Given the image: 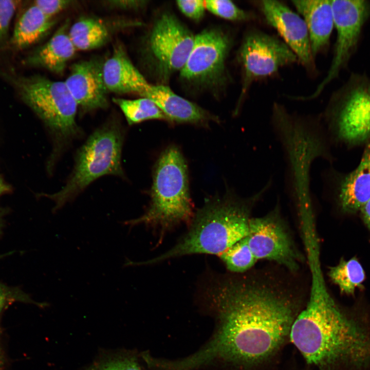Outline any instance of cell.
I'll return each instance as SVG.
<instances>
[{"mask_svg": "<svg viewBox=\"0 0 370 370\" xmlns=\"http://www.w3.org/2000/svg\"><path fill=\"white\" fill-rule=\"evenodd\" d=\"M110 9L122 10H138L145 8L149 3L146 0H109L102 2Z\"/></svg>", "mask_w": 370, "mask_h": 370, "instance_id": "31", "label": "cell"}, {"mask_svg": "<svg viewBox=\"0 0 370 370\" xmlns=\"http://www.w3.org/2000/svg\"><path fill=\"white\" fill-rule=\"evenodd\" d=\"M1 257V256H0V257Z\"/></svg>", "mask_w": 370, "mask_h": 370, "instance_id": "36", "label": "cell"}, {"mask_svg": "<svg viewBox=\"0 0 370 370\" xmlns=\"http://www.w3.org/2000/svg\"><path fill=\"white\" fill-rule=\"evenodd\" d=\"M16 302L31 303L41 307L49 305L46 302H35L28 294L19 288L8 286L0 282V313L4 308Z\"/></svg>", "mask_w": 370, "mask_h": 370, "instance_id": "27", "label": "cell"}, {"mask_svg": "<svg viewBox=\"0 0 370 370\" xmlns=\"http://www.w3.org/2000/svg\"><path fill=\"white\" fill-rule=\"evenodd\" d=\"M362 219L370 231V199L360 210Z\"/></svg>", "mask_w": 370, "mask_h": 370, "instance_id": "33", "label": "cell"}, {"mask_svg": "<svg viewBox=\"0 0 370 370\" xmlns=\"http://www.w3.org/2000/svg\"><path fill=\"white\" fill-rule=\"evenodd\" d=\"M320 273L292 326L290 342L314 370H364L370 364V324L344 311Z\"/></svg>", "mask_w": 370, "mask_h": 370, "instance_id": "2", "label": "cell"}, {"mask_svg": "<svg viewBox=\"0 0 370 370\" xmlns=\"http://www.w3.org/2000/svg\"><path fill=\"white\" fill-rule=\"evenodd\" d=\"M10 79L22 99L58 140L78 136L76 117L78 106L64 82L40 75L13 76Z\"/></svg>", "mask_w": 370, "mask_h": 370, "instance_id": "7", "label": "cell"}, {"mask_svg": "<svg viewBox=\"0 0 370 370\" xmlns=\"http://www.w3.org/2000/svg\"><path fill=\"white\" fill-rule=\"evenodd\" d=\"M87 370H144L138 356L132 352L107 355L99 358Z\"/></svg>", "mask_w": 370, "mask_h": 370, "instance_id": "25", "label": "cell"}, {"mask_svg": "<svg viewBox=\"0 0 370 370\" xmlns=\"http://www.w3.org/2000/svg\"><path fill=\"white\" fill-rule=\"evenodd\" d=\"M227 268L234 272H244L256 262L247 244L245 237L219 255Z\"/></svg>", "mask_w": 370, "mask_h": 370, "instance_id": "24", "label": "cell"}, {"mask_svg": "<svg viewBox=\"0 0 370 370\" xmlns=\"http://www.w3.org/2000/svg\"><path fill=\"white\" fill-rule=\"evenodd\" d=\"M337 38L331 64L326 75L314 91L305 96H295L299 101L318 97L345 67L356 49L363 26L370 16V3L364 0H331Z\"/></svg>", "mask_w": 370, "mask_h": 370, "instance_id": "11", "label": "cell"}, {"mask_svg": "<svg viewBox=\"0 0 370 370\" xmlns=\"http://www.w3.org/2000/svg\"><path fill=\"white\" fill-rule=\"evenodd\" d=\"M334 139L347 146L370 141V80L354 75L330 97L324 114Z\"/></svg>", "mask_w": 370, "mask_h": 370, "instance_id": "8", "label": "cell"}, {"mask_svg": "<svg viewBox=\"0 0 370 370\" xmlns=\"http://www.w3.org/2000/svg\"><path fill=\"white\" fill-rule=\"evenodd\" d=\"M105 59L95 57L74 63L64 81L78 106L85 112L106 108L108 91L103 67Z\"/></svg>", "mask_w": 370, "mask_h": 370, "instance_id": "14", "label": "cell"}, {"mask_svg": "<svg viewBox=\"0 0 370 370\" xmlns=\"http://www.w3.org/2000/svg\"><path fill=\"white\" fill-rule=\"evenodd\" d=\"M206 9L213 14L224 19L234 21L243 22L251 20L253 14L238 7L229 0L204 1Z\"/></svg>", "mask_w": 370, "mask_h": 370, "instance_id": "26", "label": "cell"}, {"mask_svg": "<svg viewBox=\"0 0 370 370\" xmlns=\"http://www.w3.org/2000/svg\"><path fill=\"white\" fill-rule=\"evenodd\" d=\"M141 97L153 101L169 121L196 124H206L217 121V117L200 106L175 94L164 84H151Z\"/></svg>", "mask_w": 370, "mask_h": 370, "instance_id": "17", "label": "cell"}, {"mask_svg": "<svg viewBox=\"0 0 370 370\" xmlns=\"http://www.w3.org/2000/svg\"><path fill=\"white\" fill-rule=\"evenodd\" d=\"M291 3L305 23L315 58L328 46L334 27L331 1L292 0Z\"/></svg>", "mask_w": 370, "mask_h": 370, "instance_id": "19", "label": "cell"}, {"mask_svg": "<svg viewBox=\"0 0 370 370\" xmlns=\"http://www.w3.org/2000/svg\"><path fill=\"white\" fill-rule=\"evenodd\" d=\"M334 193L338 205L345 213L360 211L370 199V141L366 144L357 167L338 180Z\"/></svg>", "mask_w": 370, "mask_h": 370, "instance_id": "18", "label": "cell"}, {"mask_svg": "<svg viewBox=\"0 0 370 370\" xmlns=\"http://www.w3.org/2000/svg\"><path fill=\"white\" fill-rule=\"evenodd\" d=\"M206 293L213 332L198 350L172 359L171 370H261L290 342L304 307L300 295L279 280L251 275L218 282Z\"/></svg>", "mask_w": 370, "mask_h": 370, "instance_id": "1", "label": "cell"}, {"mask_svg": "<svg viewBox=\"0 0 370 370\" xmlns=\"http://www.w3.org/2000/svg\"><path fill=\"white\" fill-rule=\"evenodd\" d=\"M245 238L256 261H273L295 272L303 261L281 216L279 206L263 216L251 217Z\"/></svg>", "mask_w": 370, "mask_h": 370, "instance_id": "12", "label": "cell"}, {"mask_svg": "<svg viewBox=\"0 0 370 370\" xmlns=\"http://www.w3.org/2000/svg\"><path fill=\"white\" fill-rule=\"evenodd\" d=\"M75 3L70 0H38L33 2L47 16H53L70 7Z\"/></svg>", "mask_w": 370, "mask_h": 370, "instance_id": "30", "label": "cell"}, {"mask_svg": "<svg viewBox=\"0 0 370 370\" xmlns=\"http://www.w3.org/2000/svg\"><path fill=\"white\" fill-rule=\"evenodd\" d=\"M55 24L53 17L45 15L33 3L23 12L14 27L11 43L22 49L36 43Z\"/></svg>", "mask_w": 370, "mask_h": 370, "instance_id": "21", "label": "cell"}, {"mask_svg": "<svg viewBox=\"0 0 370 370\" xmlns=\"http://www.w3.org/2000/svg\"><path fill=\"white\" fill-rule=\"evenodd\" d=\"M233 43L231 34L218 27L205 29L195 35L191 52L179 72L181 82L197 91L222 90L230 79L227 60Z\"/></svg>", "mask_w": 370, "mask_h": 370, "instance_id": "9", "label": "cell"}, {"mask_svg": "<svg viewBox=\"0 0 370 370\" xmlns=\"http://www.w3.org/2000/svg\"><path fill=\"white\" fill-rule=\"evenodd\" d=\"M142 25L141 22L123 17L86 15L70 26L69 34L77 50H89L104 46L118 32Z\"/></svg>", "mask_w": 370, "mask_h": 370, "instance_id": "15", "label": "cell"}, {"mask_svg": "<svg viewBox=\"0 0 370 370\" xmlns=\"http://www.w3.org/2000/svg\"><path fill=\"white\" fill-rule=\"evenodd\" d=\"M255 3L267 23L294 52L298 62L309 72H316L308 30L300 15L280 1L262 0Z\"/></svg>", "mask_w": 370, "mask_h": 370, "instance_id": "13", "label": "cell"}, {"mask_svg": "<svg viewBox=\"0 0 370 370\" xmlns=\"http://www.w3.org/2000/svg\"><path fill=\"white\" fill-rule=\"evenodd\" d=\"M236 59L241 69L242 83L236 113L254 83L298 62L296 55L281 39L255 28L245 33Z\"/></svg>", "mask_w": 370, "mask_h": 370, "instance_id": "10", "label": "cell"}, {"mask_svg": "<svg viewBox=\"0 0 370 370\" xmlns=\"http://www.w3.org/2000/svg\"><path fill=\"white\" fill-rule=\"evenodd\" d=\"M10 188L9 186L4 181L2 177H0V197L8 192ZM3 210L0 208V235L2 233L3 227V216H4Z\"/></svg>", "mask_w": 370, "mask_h": 370, "instance_id": "32", "label": "cell"}, {"mask_svg": "<svg viewBox=\"0 0 370 370\" xmlns=\"http://www.w3.org/2000/svg\"><path fill=\"white\" fill-rule=\"evenodd\" d=\"M195 35L173 13L159 14L144 36L141 63L157 84H164L180 72L192 49Z\"/></svg>", "mask_w": 370, "mask_h": 370, "instance_id": "6", "label": "cell"}, {"mask_svg": "<svg viewBox=\"0 0 370 370\" xmlns=\"http://www.w3.org/2000/svg\"><path fill=\"white\" fill-rule=\"evenodd\" d=\"M150 194V205L145 213L136 219L124 221V225L132 228L144 224L164 233L180 223L191 222L194 215L188 168L176 146L168 147L158 159Z\"/></svg>", "mask_w": 370, "mask_h": 370, "instance_id": "4", "label": "cell"}, {"mask_svg": "<svg viewBox=\"0 0 370 370\" xmlns=\"http://www.w3.org/2000/svg\"><path fill=\"white\" fill-rule=\"evenodd\" d=\"M271 186L247 198L229 192L209 201L194 215L189 230L170 250L149 261L132 262L140 266L194 254L219 255L248 234L252 209Z\"/></svg>", "mask_w": 370, "mask_h": 370, "instance_id": "3", "label": "cell"}, {"mask_svg": "<svg viewBox=\"0 0 370 370\" xmlns=\"http://www.w3.org/2000/svg\"><path fill=\"white\" fill-rule=\"evenodd\" d=\"M329 276L341 291L347 294H353L356 288L362 287L365 278L362 266L355 257L341 260L337 265L330 268Z\"/></svg>", "mask_w": 370, "mask_h": 370, "instance_id": "23", "label": "cell"}, {"mask_svg": "<svg viewBox=\"0 0 370 370\" xmlns=\"http://www.w3.org/2000/svg\"><path fill=\"white\" fill-rule=\"evenodd\" d=\"M311 368L307 366V367L301 369L300 370H310Z\"/></svg>", "mask_w": 370, "mask_h": 370, "instance_id": "35", "label": "cell"}, {"mask_svg": "<svg viewBox=\"0 0 370 370\" xmlns=\"http://www.w3.org/2000/svg\"><path fill=\"white\" fill-rule=\"evenodd\" d=\"M2 358H1V349H0V370H1L2 367Z\"/></svg>", "mask_w": 370, "mask_h": 370, "instance_id": "34", "label": "cell"}, {"mask_svg": "<svg viewBox=\"0 0 370 370\" xmlns=\"http://www.w3.org/2000/svg\"><path fill=\"white\" fill-rule=\"evenodd\" d=\"M113 101L120 108L130 125L149 120L169 121L158 106L147 98L132 100L113 98Z\"/></svg>", "mask_w": 370, "mask_h": 370, "instance_id": "22", "label": "cell"}, {"mask_svg": "<svg viewBox=\"0 0 370 370\" xmlns=\"http://www.w3.org/2000/svg\"><path fill=\"white\" fill-rule=\"evenodd\" d=\"M70 26L66 20L46 43L25 59V64L62 75L77 50L69 34Z\"/></svg>", "mask_w": 370, "mask_h": 370, "instance_id": "20", "label": "cell"}, {"mask_svg": "<svg viewBox=\"0 0 370 370\" xmlns=\"http://www.w3.org/2000/svg\"><path fill=\"white\" fill-rule=\"evenodd\" d=\"M122 143V133L115 119L108 121L89 137L77 154L73 171L66 184L57 193L45 195L55 203L53 213L99 177L123 176Z\"/></svg>", "mask_w": 370, "mask_h": 370, "instance_id": "5", "label": "cell"}, {"mask_svg": "<svg viewBox=\"0 0 370 370\" xmlns=\"http://www.w3.org/2000/svg\"><path fill=\"white\" fill-rule=\"evenodd\" d=\"M176 4L184 15L194 21L201 20L205 15L206 7L204 1H177Z\"/></svg>", "mask_w": 370, "mask_h": 370, "instance_id": "29", "label": "cell"}, {"mask_svg": "<svg viewBox=\"0 0 370 370\" xmlns=\"http://www.w3.org/2000/svg\"><path fill=\"white\" fill-rule=\"evenodd\" d=\"M103 75L108 91L116 94H136L142 97L151 85L120 43L115 45L110 56L105 60Z\"/></svg>", "mask_w": 370, "mask_h": 370, "instance_id": "16", "label": "cell"}, {"mask_svg": "<svg viewBox=\"0 0 370 370\" xmlns=\"http://www.w3.org/2000/svg\"><path fill=\"white\" fill-rule=\"evenodd\" d=\"M20 1L0 0V43L7 37L10 24Z\"/></svg>", "mask_w": 370, "mask_h": 370, "instance_id": "28", "label": "cell"}]
</instances>
